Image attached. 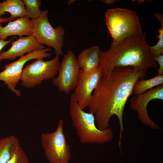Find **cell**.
I'll return each instance as SVG.
<instances>
[{
	"instance_id": "cell-13",
	"label": "cell",
	"mask_w": 163,
	"mask_h": 163,
	"mask_svg": "<svg viewBox=\"0 0 163 163\" xmlns=\"http://www.w3.org/2000/svg\"><path fill=\"white\" fill-rule=\"evenodd\" d=\"M33 29L32 21L27 16L10 21L4 27L0 23V39L5 40L8 37L13 35L20 37L32 35Z\"/></svg>"
},
{
	"instance_id": "cell-22",
	"label": "cell",
	"mask_w": 163,
	"mask_h": 163,
	"mask_svg": "<svg viewBox=\"0 0 163 163\" xmlns=\"http://www.w3.org/2000/svg\"><path fill=\"white\" fill-rule=\"evenodd\" d=\"M15 37H14V38L7 40L0 39V62L2 61V60L0 55L2 50L5 46L10 43L11 41Z\"/></svg>"
},
{
	"instance_id": "cell-14",
	"label": "cell",
	"mask_w": 163,
	"mask_h": 163,
	"mask_svg": "<svg viewBox=\"0 0 163 163\" xmlns=\"http://www.w3.org/2000/svg\"><path fill=\"white\" fill-rule=\"evenodd\" d=\"M103 52L98 46H94L82 51L77 59L80 69L85 73L91 72L101 64Z\"/></svg>"
},
{
	"instance_id": "cell-1",
	"label": "cell",
	"mask_w": 163,
	"mask_h": 163,
	"mask_svg": "<svg viewBox=\"0 0 163 163\" xmlns=\"http://www.w3.org/2000/svg\"><path fill=\"white\" fill-rule=\"evenodd\" d=\"M147 70L131 66L114 68L103 75L94 91L88 107L94 115L97 128L104 130L109 127L113 115L118 119L120 126L119 145L124 132L123 114L127 101L132 94L134 85L145 77Z\"/></svg>"
},
{
	"instance_id": "cell-12",
	"label": "cell",
	"mask_w": 163,
	"mask_h": 163,
	"mask_svg": "<svg viewBox=\"0 0 163 163\" xmlns=\"http://www.w3.org/2000/svg\"><path fill=\"white\" fill-rule=\"evenodd\" d=\"M44 48L33 35L21 37L13 41L11 47L6 51L2 52L0 55L2 60H12L18 57L23 56L26 53Z\"/></svg>"
},
{
	"instance_id": "cell-10",
	"label": "cell",
	"mask_w": 163,
	"mask_h": 163,
	"mask_svg": "<svg viewBox=\"0 0 163 163\" xmlns=\"http://www.w3.org/2000/svg\"><path fill=\"white\" fill-rule=\"evenodd\" d=\"M104 74L101 65L93 72L85 73L80 69L74 93L78 105L83 110L88 107L94 91Z\"/></svg>"
},
{
	"instance_id": "cell-4",
	"label": "cell",
	"mask_w": 163,
	"mask_h": 163,
	"mask_svg": "<svg viewBox=\"0 0 163 163\" xmlns=\"http://www.w3.org/2000/svg\"><path fill=\"white\" fill-rule=\"evenodd\" d=\"M105 19L113 43L143 32L139 17L133 11L121 8L108 9Z\"/></svg>"
},
{
	"instance_id": "cell-9",
	"label": "cell",
	"mask_w": 163,
	"mask_h": 163,
	"mask_svg": "<svg viewBox=\"0 0 163 163\" xmlns=\"http://www.w3.org/2000/svg\"><path fill=\"white\" fill-rule=\"evenodd\" d=\"M80 69L75 54L69 50L60 63L58 76L52 79V83L60 92L69 94L76 86Z\"/></svg>"
},
{
	"instance_id": "cell-2",
	"label": "cell",
	"mask_w": 163,
	"mask_h": 163,
	"mask_svg": "<svg viewBox=\"0 0 163 163\" xmlns=\"http://www.w3.org/2000/svg\"><path fill=\"white\" fill-rule=\"evenodd\" d=\"M103 54L101 65L103 75L109 73L116 67L131 66L147 70L158 67L151 55L145 34L143 32L118 43H111L110 49L103 52Z\"/></svg>"
},
{
	"instance_id": "cell-5",
	"label": "cell",
	"mask_w": 163,
	"mask_h": 163,
	"mask_svg": "<svg viewBox=\"0 0 163 163\" xmlns=\"http://www.w3.org/2000/svg\"><path fill=\"white\" fill-rule=\"evenodd\" d=\"M47 10L42 11L39 17L32 20L33 24V35L40 44L55 50V56L63 55L64 28L59 25L54 28L49 21Z\"/></svg>"
},
{
	"instance_id": "cell-16",
	"label": "cell",
	"mask_w": 163,
	"mask_h": 163,
	"mask_svg": "<svg viewBox=\"0 0 163 163\" xmlns=\"http://www.w3.org/2000/svg\"><path fill=\"white\" fill-rule=\"evenodd\" d=\"M6 12L10 13L11 17L14 19L27 16L24 4L21 0H7L0 2V18Z\"/></svg>"
},
{
	"instance_id": "cell-6",
	"label": "cell",
	"mask_w": 163,
	"mask_h": 163,
	"mask_svg": "<svg viewBox=\"0 0 163 163\" xmlns=\"http://www.w3.org/2000/svg\"><path fill=\"white\" fill-rule=\"evenodd\" d=\"M64 123L60 119L55 131L41 135L42 146L50 163H68L69 161L70 149L63 133Z\"/></svg>"
},
{
	"instance_id": "cell-17",
	"label": "cell",
	"mask_w": 163,
	"mask_h": 163,
	"mask_svg": "<svg viewBox=\"0 0 163 163\" xmlns=\"http://www.w3.org/2000/svg\"><path fill=\"white\" fill-rule=\"evenodd\" d=\"M163 83V75H157L150 79H142L135 83L132 91L134 95L142 94L154 87L158 86Z\"/></svg>"
},
{
	"instance_id": "cell-19",
	"label": "cell",
	"mask_w": 163,
	"mask_h": 163,
	"mask_svg": "<svg viewBox=\"0 0 163 163\" xmlns=\"http://www.w3.org/2000/svg\"><path fill=\"white\" fill-rule=\"evenodd\" d=\"M25 6L27 16L35 19L41 14L42 11L40 8L41 1L40 0H23Z\"/></svg>"
},
{
	"instance_id": "cell-3",
	"label": "cell",
	"mask_w": 163,
	"mask_h": 163,
	"mask_svg": "<svg viewBox=\"0 0 163 163\" xmlns=\"http://www.w3.org/2000/svg\"><path fill=\"white\" fill-rule=\"evenodd\" d=\"M69 113L81 143L103 144L112 140V129L110 127L104 130L98 129L96 125L94 115L86 112L79 107L74 93L70 97Z\"/></svg>"
},
{
	"instance_id": "cell-11",
	"label": "cell",
	"mask_w": 163,
	"mask_h": 163,
	"mask_svg": "<svg viewBox=\"0 0 163 163\" xmlns=\"http://www.w3.org/2000/svg\"><path fill=\"white\" fill-rule=\"evenodd\" d=\"M163 100V84L153 88L145 93L134 95L129 100L132 110L136 112L138 119L144 125L152 129H157L159 126L150 118L148 113L147 107L153 100Z\"/></svg>"
},
{
	"instance_id": "cell-15",
	"label": "cell",
	"mask_w": 163,
	"mask_h": 163,
	"mask_svg": "<svg viewBox=\"0 0 163 163\" xmlns=\"http://www.w3.org/2000/svg\"><path fill=\"white\" fill-rule=\"evenodd\" d=\"M18 139L13 135L0 139V163H7L20 146Z\"/></svg>"
},
{
	"instance_id": "cell-25",
	"label": "cell",
	"mask_w": 163,
	"mask_h": 163,
	"mask_svg": "<svg viewBox=\"0 0 163 163\" xmlns=\"http://www.w3.org/2000/svg\"><path fill=\"white\" fill-rule=\"evenodd\" d=\"M75 1V0H69V2H68V4L69 5H70V4H71L73 3Z\"/></svg>"
},
{
	"instance_id": "cell-21",
	"label": "cell",
	"mask_w": 163,
	"mask_h": 163,
	"mask_svg": "<svg viewBox=\"0 0 163 163\" xmlns=\"http://www.w3.org/2000/svg\"><path fill=\"white\" fill-rule=\"evenodd\" d=\"M153 59L156 62L159 67L157 70L158 75H163V54L161 55L152 57Z\"/></svg>"
},
{
	"instance_id": "cell-18",
	"label": "cell",
	"mask_w": 163,
	"mask_h": 163,
	"mask_svg": "<svg viewBox=\"0 0 163 163\" xmlns=\"http://www.w3.org/2000/svg\"><path fill=\"white\" fill-rule=\"evenodd\" d=\"M154 15L160 21L161 27L158 30L159 34L157 37L158 40V42L154 46H149L150 52L152 57L161 55L163 53V16L160 13H154Z\"/></svg>"
},
{
	"instance_id": "cell-23",
	"label": "cell",
	"mask_w": 163,
	"mask_h": 163,
	"mask_svg": "<svg viewBox=\"0 0 163 163\" xmlns=\"http://www.w3.org/2000/svg\"><path fill=\"white\" fill-rule=\"evenodd\" d=\"M14 19L11 17H9L0 18V23L9 22L13 20Z\"/></svg>"
},
{
	"instance_id": "cell-24",
	"label": "cell",
	"mask_w": 163,
	"mask_h": 163,
	"mask_svg": "<svg viewBox=\"0 0 163 163\" xmlns=\"http://www.w3.org/2000/svg\"><path fill=\"white\" fill-rule=\"evenodd\" d=\"M101 2L106 5H111L115 3L117 1L115 0H102Z\"/></svg>"
},
{
	"instance_id": "cell-20",
	"label": "cell",
	"mask_w": 163,
	"mask_h": 163,
	"mask_svg": "<svg viewBox=\"0 0 163 163\" xmlns=\"http://www.w3.org/2000/svg\"><path fill=\"white\" fill-rule=\"evenodd\" d=\"M7 163H29V161L24 151L20 146Z\"/></svg>"
},
{
	"instance_id": "cell-7",
	"label": "cell",
	"mask_w": 163,
	"mask_h": 163,
	"mask_svg": "<svg viewBox=\"0 0 163 163\" xmlns=\"http://www.w3.org/2000/svg\"><path fill=\"white\" fill-rule=\"evenodd\" d=\"M59 56L45 61L43 59H36L23 69L20 81L23 87L32 88L41 84L45 80L53 79L58 74L60 64Z\"/></svg>"
},
{
	"instance_id": "cell-8",
	"label": "cell",
	"mask_w": 163,
	"mask_h": 163,
	"mask_svg": "<svg viewBox=\"0 0 163 163\" xmlns=\"http://www.w3.org/2000/svg\"><path fill=\"white\" fill-rule=\"evenodd\" d=\"M51 51L50 48L35 50L20 57L18 60L5 65L4 70L0 72V82H4L11 91L18 97H20L21 95V91L16 89V87L20 81L24 65L32 59L49 57L51 53L48 52Z\"/></svg>"
}]
</instances>
